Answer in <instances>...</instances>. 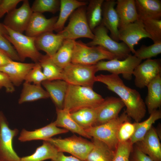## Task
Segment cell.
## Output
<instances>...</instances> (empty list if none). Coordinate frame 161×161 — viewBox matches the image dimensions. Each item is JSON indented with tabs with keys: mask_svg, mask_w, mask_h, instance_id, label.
Listing matches in <instances>:
<instances>
[{
	"mask_svg": "<svg viewBox=\"0 0 161 161\" xmlns=\"http://www.w3.org/2000/svg\"><path fill=\"white\" fill-rule=\"evenodd\" d=\"M95 80L105 84L109 90L119 97L126 107V114L135 122H140L145 117L146 107L140 94L136 89L126 86L119 75L100 74L96 76Z\"/></svg>",
	"mask_w": 161,
	"mask_h": 161,
	"instance_id": "cell-1",
	"label": "cell"
},
{
	"mask_svg": "<svg viewBox=\"0 0 161 161\" xmlns=\"http://www.w3.org/2000/svg\"><path fill=\"white\" fill-rule=\"evenodd\" d=\"M104 100L92 88L69 84L63 109L71 113L84 108L96 109Z\"/></svg>",
	"mask_w": 161,
	"mask_h": 161,
	"instance_id": "cell-2",
	"label": "cell"
},
{
	"mask_svg": "<svg viewBox=\"0 0 161 161\" xmlns=\"http://www.w3.org/2000/svg\"><path fill=\"white\" fill-rule=\"evenodd\" d=\"M129 120L126 112L109 121L85 130L91 138H96L105 143L110 148L116 151L119 143L118 132L121 124Z\"/></svg>",
	"mask_w": 161,
	"mask_h": 161,
	"instance_id": "cell-3",
	"label": "cell"
},
{
	"mask_svg": "<svg viewBox=\"0 0 161 161\" xmlns=\"http://www.w3.org/2000/svg\"><path fill=\"white\" fill-rule=\"evenodd\" d=\"M116 58L111 53L99 46H90L81 41L74 43L71 63L94 65L103 60Z\"/></svg>",
	"mask_w": 161,
	"mask_h": 161,
	"instance_id": "cell-4",
	"label": "cell"
},
{
	"mask_svg": "<svg viewBox=\"0 0 161 161\" xmlns=\"http://www.w3.org/2000/svg\"><path fill=\"white\" fill-rule=\"evenodd\" d=\"M4 26L8 32V35L4 37L13 45L20 61H23L28 58L34 63H39L43 55L39 52L35 46V37L28 36Z\"/></svg>",
	"mask_w": 161,
	"mask_h": 161,
	"instance_id": "cell-5",
	"label": "cell"
},
{
	"mask_svg": "<svg viewBox=\"0 0 161 161\" xmlns=\"http://www.w3.org/2000/svg\"><path fill=\"white\" fill-rule=\"evenodd\" d=\"M46 141L53 145L58 152H66L85 161L93 147L92 142L75 135L62 138H50Z\"/></svg>",
	"mask_w": 161,
	"mask_h": 161,
	"instance_id": "cell-6",
	"label": "cell"
},
{
	"mask_svg": "<svg viewBox=\"0 0 161 161\" xmlns=\"http://www.w3.org/2000/svg\"><path fill=\"white\" fill-rule=\"evenodd\" d=\"M97 72L95 65L70 63L63 69L62 80L69 84L93 87Z\"/></svg>",
	"mask_w": 161,
	"mask_h": 161,
	"instance_id": "cell-7",
	"label": "cell"
},
{
	"mask_svg": "<svg viewBox=\"0 0 161 161\" xmlns=\"http://www.w3.org/2000/svg\"><path fill=\"white\" fill-rule=\"evenodd\" d=\"M85 6L81 7L74 11L69 17L67 26L58 32L64 39L75 40L81 38L91 39L94 38V34L87 21Z\"/></svg>",
	"mask_w": 161,
	"mask_h": 161,
	"instance_id": "cell-8",
	"label": "cell"
},
{
	"mask_svg": "<svg viewBox=\"0 0 161 161\" xmlns=\"http://www.w3.org/2000/svg\"><path fill=\"white\" fill-rule=\"evenodd\" d=\"M94 38L87 45L90 46H100L113 54L118 59H125L131 52L123 42H117L108 34V30L101 23L93 31Z\"/></svg>",
	"mask_w": 161,
	"mask_h": 161,
	"instance_id": "cell-9",
	"label": "cell"
},
{
	"mask_svg": "<svg viewBox=\"0 0 161 161\" xmlns=\"http://www.w3.org/2000/svg\"><path fill=\"white\" fill-rule=\"evenodd\" d=\"M142 61L134 55L130 54L123 60L114 58L106 61H101L95 65L97 72L106 71L111 74H121L124 78L130 80L134 69Z\"/></svg>",
	"mask_w": 161,
	"mask_h": 161,
	"instance_id": "cell-10",
	"label": "cell"
},
{
	"mask_svg": "<svg viewBox=\"0 0 161 161\" xmlns=\"http://www.w3.org/2000/svg\"><path fill=\"white\" fill-rule=\"evenodd\" d=\"M18 130L11 129L3 113L0 112V161H20L13 147V140Z\"/></svg>",
	"mask_w": 161,
	"mask_h": 161,
	"instance_id": "cell-11",
	"label": "cell"
},
{
	"mask_svg": "<svg viewBox=\"0 0 161 161\" xmlns=\"http://www.w3.org/2000/svg\"><path fill=\"white\" fill-rule=\"evenodd\" d=\"M32 13L29 1L24 0L20 7L15 8L6 15L3 24L14 31L23 33L27 29Z\"/></svg>",
	"mask_w": 161,
	"mask_h": 161,
	"instance_id": "cell-12",
	"label": "cell"
},
{
	"mask_svg": "<svg viewBox=\"0 0 161 161\" xmlns=\"http://www.w3.org/2000/svg\"><path fill=\"white\" fill-rule=\"evenodd\" d=\"M160 74H161L160 59H146L134 69L133 75L135 77V85L138 88H144Z\"/></svg>",
	"mask_w": 161,
	"mask_h": 161,
	"instance_id": "cell-13",
	"label": "cell"
},
{
	"mask_svg": "<svg viewBox=\"0 0 161 161\" xmlns=\"http://www.w3.org/2000/svg\"><path fill=\"white\" fill-rule=\"evenodd\" d=\"M119 40L124 43L134 54V46L142 39L151 37L145 31L142 21L139 20L119 29Z\"/></svg>",
	"mask_w": 161,
	"mask_h": 161,
	"instance_id": "cell-14",
	"label": "cell"
},
{
	"mask_svg": "<svg viewBox=\"0 0 161 161\" xmlns=\"http://www.w3.org/2000/svg\"><path fill=\"white\" fill-rule=\"evenodd\" d=\"M125 106L119 98L109 97L104 99L102 103L95 109L96 120L94 126L103 124L117 117Z\"/></svg>",
	"mask_w": 161,
	"mask_h": 161,
	"instance_id": "cell-15",
	"label": "cell"
},
{
	"mask_svg": "<svg viewBox=\"0 0 161 161\" xmlns=\"http://www.w3.org/2000/svg\"><path fill=\"white\" fill-rule=\"evenodd\" d=\"M58 16L47 18L42 13H33L25 31L26 35L36 37L43 33L54 31Z\"/></svg>",
	"mask_w": 161,
	"mask_h": 161,
	"instance_id": "cell-16",
	"label": "cell"
},
{
	"mask_svg": "<svg viewBox=\"0 0 161 161\" xmlns=\"http://www.w3.org/2000/svg\"><path fill=\"white\" fill-rule=\"evenodd\" d=\"M136 146L154 161H161V145L156 129L152 127Z\"/></svg>",
	"mask_w": 161,
	"mask_h": 161,
	"instance_id": "cell-17",
	"label": "cell"
},
{
	"mask_svg": "<svg viewBox=\"0 0 161 161\" xmlns=\"http://www.w3.org/2000/svg\"><path fill=\"white\" fill-rule=\"evenodd\" d=\"M116 4L114 0L104 1L102 6L101 23L110 31V37L118 42L119 19L114 7Z\"/></svg>",
	"mask_w": 161,
	"mask_h": 161,
	"instance_id": "cell-18",
	"label": "cell"
},
{
	"mask_svg": "<svg viewBox=\"0 0 161 161\" xmlns=\"http://www.w3.org/2000/svg\"><path fill=\"white\" fill-rule=\"evenodd\" d=\"M68 131L66 129L60 128L57 127L54 122L34 131H28L24 129H22L18 140L22 142L35 140H43L44 141L54 135L66 133Z\"/></svg>",
	"mask_w": 161,
	"mask_h": 161,
	"instance_id": "cell-19",
	"label": "cell"
},
{
	"mask_svg": "<svg viewBox=\"0 0 161 161\" xmlns=\"http://www.w3.org/2000/svg\"><path fill=\"white\" fill-rule=\"evenodd\" d=\"M36 63H24L12 61L6 65L0 67V71L5 73L14 86H18L35 66Z\"/></svg>",
	"mask_w": 161,
	"mask_h": 161,
	"instance_id": "cell-20",
	"label": "cell"
},
{
	"mask_svg": "<svg viewBox=\"0 0 161 161\" xmlns=\"http://www.w3.org/2000/svg\"><path fill=\"white\" fill-rule=\"evenodd\" d=\"M65 39L61 35L53 32L43 33L35 38V44L38 50L45 52L46 55L52 57L61 46Z\"/></svg>",
	"mask_w": 161,
	"mask_h": 161,
	"instance_id": "cell-21",
	"label": "cell"
},
{
	"mask_svg": "<svg viewBox=\"0 0 161 161\" xmlns=\"http://www.w3.org/2000/svg\"><path fill=\"white\" fill-rule=\"evenodd\" d=\"M41 84L56 106L60 109L63 108L65 96L69 84L62 79L46 80Z\"/></svg>",
	"mask_w": 161,
	"mask_h": 161,
	"instance_id": "cell-22",
	"label": "cell"
},
{
	"mask_svg": "<svg viewBox=\"0 0 161 161\" xmlns=\"http://www.w3.org/2000/svg\"><path fill=\"white\" fill-rule=\"evenodd\" d=\"M115 8L119 19V29L138 20L134 0H117Z\"/></svg>",
	"mask_w": 161,
	"mask_h": 161,
	"instance_id": "cell-23",
	"label": "cell"
},
{
	"mask_svg": "<svg viewBox=\"0 0 161 161\" xmlns=\"http://www.w3.org/2000/svg\"><path fill=\"white\" fill-rule=\"evenodd\" d=\"M135 1L140 19H161V0H135Z\"/></svg>",
	"mask_w": 161,
	"mask_h": 161,
	"instance_id": "cell-24",
	"label": "cell"
},
{
	"mask_svg": "<svg viewBox=\"0 0 161 161\" xmlns=\"http://www.w3.org/2000/svg\"><path fill=\"white\" fill-rule=\"evenodd\" d=\"M147 87L148 93L145 103L150 114L161 106V74L152 80Z\"/></svg>",
	"mask_w": 161,
	"mask_h": 161,
	"instance_id": "cell-25",
	"label": "cell"
},
{
	"mask_svg": "<svg viewBox=\"0 0 161 161\" xmlns=\"http://www.w3.org/2000/svg\"><path fill=\"white\" fill-rule=\"evenodd\" d=\"M87 4L86 2L77 0H61L60 13L54 25V31L58 33L62 30L66 21L74 11Z\"/></svg>",
	"mask_w": 161,
	"mask_h": 161,
	"instance_id": "cell-26",
	"label": "cell"
},
{
	"mask_svg": "<svg viewBox=\"0 0 161 161\" xmlns=\"http://www.w3.org/2000/svg\"><path fill=\"white\" fill-rule=\"evenodd\" d=\"M57 118L54 122L58 127H61L68 131L76 133L83 137L92 138L84 129L81 127L73 119L70 113L64 109L56 108Z\"/></svg>",
	"mask_w": 161,
	"mask_h": 161,
	"instance_id": "cell-27",
	"label": "cell"
},
{
	"mask_svg": "<svg viewBox=\"0 0 161 161\" xmlns=\"http://www.w3.org/2000/svg\"><path fill=\"white\" fill-rule=\"evenodd\" d=\"M93 147L85 161H112L115 151L102 141L92 138Z\"/></svg>",
	"mask_w": 161,
	"mask_h": 161,
	"instance_id": "cell-28",
	"label": "cell"
},
{
	"mask_svg": "<svg viewBox=\"0 0 161 161\" xmlns=\"http://www.w3.org/2000/svg\"><path fill=\"white\" fill-rule=\"evenodd\" d=\"M41 85L32 84L25 82L23 84L22 89L18 100V103L21 104L25 102L49 97L48 94Z\"/></svg>",
	"mask_w": 161,
	"mask_h": 161,
	"instance_id": "cell-29",
	"label": "cell"
},
{
	"mask_svg": "<svg viewBox=\"0 0 161 161\" xmlns=\"http://www.w3.org/2000/svg\"><path fill=\"white\" fill-rule=\"evenodd\" d=\"M75 41L65 39L56 52L51 58L54 62L62 69L71 63Z\"/></svg>",
	"mask_w": 161,
	"mask_h": 161,
	"instance_id": "cell-30",
	"label": "cell"
},
{
	"mask_svg": "<svg viewBox=\"0 0 161 161\" xmlns=\"http://www.w3.org/2000/svg\"><path fill=\"white\" fill-rule=\"evenodd\" d=\"M161 118V111L158 109L151 113L149 117L143 121L135 122V132L130 140L131 143L134 145L141 140L152 127L153 124Z\"/></svg>",
	"mask_w": 161,
	"mask_h": 161,
	"instance_id": "cell-31",
	"label": "cell"
},
{
	"mask_svg": "<svg viewBox=\"0 0 161 161\" xmlns=\"http://www.w3.org/2000/svg\"><path fill=\"white\" fill-rule=\"evenodd\" d=\"M58 152L53 145L44 140L42 145L38 147L33 154L21 158L20 161H43L48 159L52 161Z\"/></svg>",
	"mask_w": 161,
	"mask_h": 161,
	"instance_id": "cell-32",
	"label": "cell"
},
{
	"mask_svg": "<svg viewBox=\"0 0 161 161\" xmlns=\"http://www.w3.org/2000/svg\"><path fill=\"white\" fill-rule=\"evenodd\" d=\"M104 0H91L86 10V17L89 27L93 30L101 23L102 6Z\"/></svg>",
	"mask_w": 161,
	"mask_h": 161,
	"instance_id": "cell-33",
	"label": "cell"
},
{
	"mask_svg": "<svg viewBox=\"0 0 161 161\" xmlns=\"http://www.w3.org/2000/svg\"><path fill=\"white\" fill-rule=\"evenodd\" d=\"M70 114L75 121L85 130L94 126L95 123V109L84 108L71 113Z\"/></svg>",
	"mask_w": 161,
	"mask_h": 161,
	"instance_id": "cell-34",
	"label": "cell"
},
{
	"mask_svg": "<svg viewBox=\"0 0 161 161\" xmlns=\"http://www.w3.org/2000/svg\"><path fill=\"white\" fill-rule=\"evenodd\" d=\"M39 63L46 80L62 79L63 69L56 65L49 56L43 55Z\"/></svg>",
	"mask_w": 161,
	"mask_h": 161,
	"instance_id": "cell-35",
	"label": "cell"
},
{
	"mask_svg": "<svg viewBox=\"0 0 161 161\" xmlns=\"http://www.w3.org/2000/svg\"><path fill=\"white\" fill-rule=\"evenodd\" d=\"M60 4L59 0H35L31 7L33 13L49 12L54 14L59 10Z\"/></svg>",
	"mask_w": 161,
	"mask_h": 161,
	"instance_id": "cell-36",
	"label": "cell"
},
{
	"mask_svg": "<svg viewBox=\"0 0 161 161\" xmlns=\"http://www.w3.org/2000/svg\"><path fill=\"white\" fill-rule=\"evenodd\" d=\"M142 21L145 31L154 43L161 41V20L147 19Z\"/></svg>",
	"mask_w": 161,
	"mask_h": 161,
	"instance_id": "cell-37",
	"label": "cell"
},
{
	"mask_svg": "<svg viewBox=\"0 0 161 161\" xmlns=\"http://www.w3.org/2000/svg\"><path fill=\"white\" fill-rule=\"evenodd\" d=\"M161 53V41L154 43L149 46L143 45L135 50L134 55L142 60L154 57Z\"/></svg>",
	"mask_w": 161,
	"mask_h": 161,
	"instance_id": "cell-38",
	"label": "cell"
},
{
	"mask_svg": "<svg viewBox=\"0 0 161 161\" xmlns=\"http://www.w3.org/2000/svg\"><path fill=\"white\" fill-rule=\"evenodd\" d=\"M133 145L130 140L124 142H119L112 161H129Z\"/></svg>",
	"mask_w": 161,
	"mask_h": 161,
	"instance_id": "cell-39",
	"label": "cell"
},
{
	"mask_svg": "<svg viewBox=\"0 0 161 161\" xmlns=\"http://www.w3.org/2000/svg\"><path fill=\"white\" fill-rule=\"evenodd\" d=\"M46 80L39 63H36L34 67L26 75L25 82L35 84H41L42 83Z\"/></svg>",
	"mask_w": 161,
	"mask_h": 161,
	"instance_id": "cell-40",
	"label": "cell"
},
{
	"mask_svg": "<svg viewBox=\"0 0 161 161\" xmlns=\"http://www.w3.org/2000/svg\"><path fill=\"white\" fill-rule=\"evenodd\" d=\"M135 123H132L129 120L123 123L119 129L117 137L119 142H124L130 140L135 131Z\"/></svg>",
	"mask_w": 161,
	"mask_h": 161,
	"instance_id": "cell-41",
	"label": "cell"
},
{
	"mask_svg": "<svg viewBox=\"0 0 161 161\" xmlns=\"http://www.w3.org/2000/svg\"><path fill=\"white\" fill-rule=\"evenodd\" d=\"M0 49L4 52L12 60L20 61L18 55L11 43L0 34Z\"/></svg>",
	"mask_w": 161,
	"mask_h": 161,
	"instance_id": "cell-42",
	"label": "cell"
},
{
	"mask_svg": "<svg viewBox=\"0 0 161 161\" xmlns=\"http://www.w3.org/2000/svg\"><path fill=\"white\" fill-rule=\"evenodd\" d=\"M23 0H2L0 4V19L16 8L17 4Z\"/></svg>",
	"mask_w": 161,
	"mask_h": 161,
	"instance_id": "cell-43",
	"label": "cell"
},
{
	"mask_svg": "<svg viewBox=\"0 0 161 161\" xmlns=\"http://www.w3.org/2000/svg\"><path fill=\"white\" fill-rule=\"evenodd\" d=\"M14 86L8 76L0 71V89L4 87L7 92L12 93L15 90Z\"/></svg>",
	"mask_w": 161,
	"mask_h": 161,
	"instance_id": "cell-44",
	"label": "cell"
},
{
	"mask_svg": "<svg viewBox=\"0 0 161 161\" xmlns=\"http://www.w3.org/2000/svg\"><path fill=\"white\" fill-rule=\"evenodd\" d=\"M129 161H154L150 157L141 151L136 146L131 153Z\"/></svg>",
	"mask_w": 161,
	"mask_h": 161,
	"instance_id": "cell-45",
	"label": "cell"
},
{
	"mask_svg": "<svg viewBox=\"0 0 161 161\" xmlns=\"http://www.w3.org/2000/svg\"><path fill=\"white\" fill-rule=\"evenodd\" d=\"M52 161H83L72 156H65L63 152H58L57 156Z\"/></svg>",
	"mask_w": 161,
	"mask_h": 161,
	"instance_id": "cell-46",
	"label": "cell"
},
{
	"mask_svg": "<svg viewBox=\"0 0 161 161\" xmlns=\"http://www.w3.org/2000/svg\"><path fill=\"white\" fill-rule=\"evenodd\" d=\"M12 61L4 52L0 49V67L6 65Z\"/></svg>",
	"mask_w": 161,
	"mask_h": 161,
	"instance_id": "cell-47",
	"label": "cell"
},
{
	"mask_svg": "<svg viewBox=\"0 0 161 161\" xmlns=\"http://www.w3.org/2000/svg\"><path fill=\"white\" fill-rule=\"evenodd\" d=\"M0 34L4 36L8 35V32L4 24L0 23Z\"/></svg>",
	"mask_w": 161,
	"mask_h": 161,
	"instance_id": "cell-48",
	"label": "cell"
},
{
	"mask_svg": "<svg viewBox=\"0 0 161 161\" xmlns=\"http://www.w3.org/2000/svg\"><path fill=\"white\" fill-rule=\"evenodd\" d=\"M1 1H2V0H0V4L1 3Z\"/></svg>",
	"mask_w": 161,
	"mask_h": 161,
	"instance_id": "cell-49",
	"label": "cell"
},
{
	"mask_svg": "<svg viewBox=\"0 0 161 161\" xmlns=\"http://www.w3.org/2000/svg\"></svg>",
	"mask_w": 161,
	"mask_h": 161,
	"instance_id": "cell-50",
	"label": "cell"
}]
</instances>
